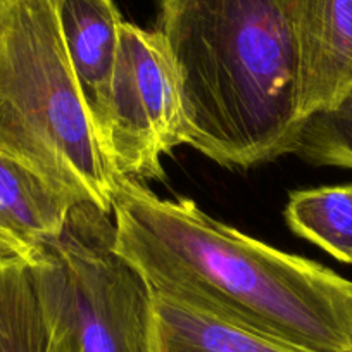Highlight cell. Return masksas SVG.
<instances>
[{
    "label": "cell",
    "mask_w": 352,
    "mask_h": 352,
    "mask_svg": "<svg viewBox=\"0 0 352 352\" xmlns=\"http://www.w3.org/2000/svg\"><path fill=\"white\" fill-rule=\"evenodd\" d=\"M54 8L64 52L107 152L111 87L123 18L114 0H54Z\"/></svg>",
    "instance_id": "6"
},
{
    "label": "cell",
    "mask_w": 352,
    "mask_h": 352,
    "mask_svg": "<svg viewBox=\"0 0 352 352\" xmlns=\"http://www.w3.org/2000/svg\"><path fill=\"white\" fill-rule=\"evenodd\" d=\"M178 76L164 38L121 23L107 154L121 180H164L162 155L184 144Z\"/></svg>",
    "instance_id": "5"
},
{
    "label": "cell",
    "mask_w": 352,
    "mask_h": 352,
    "mask_svg": "<svg viewBox=\"0 0 352 352\" xmlns=\"http://www.w3.org/2000/svg\"><path fill=\"white\" fill-rule=\"evenodd\" d=\"M0 263H23V261L0 240Z\"/></svg>",
    "instance_id": "13"
},
{
    "label": "cell",
    "mask_w": 352,
    "mask_h": 352,
    "mask_svg": "<svg viewBox=\"0 0 352 352\" xmlns=\"http://www.w3.org/2000/svg\"><path fill=\"white\" fill-rule=\"evenodd\" d=\"M285 219L297 236L352 264V182L292 192Z\"/></svg>",
    "instance_id": "10"
},
{
    "label": "cell",
    "mask_w": 352,
    "mask_h": 352,
    "mask_svg": "<svg viewBox=\"0 0 352 352\" xmlns=\"http://www.w3.org/2000/svg\"><path fill=\"white\" fill-rule=\"evenodd\" d=\"M184 144L226 168L292 154L304 123L306 0H157Z\"/></svg>",
    "instance_id": "2"
},
{
    "label": "cell",
    "mask_w": 352,
    "mask_h": 352,
    "mask_svg": "<svg viewBox=\"0 0 352 352\" xmlns=\"http://www.w3.org/2000/svg\"><path fill=\"white\" fill-rule=\"evenodd\" d=\"M30 268L60 352H151L152 290L118 252L111 214L74 204Z\"/></svg>",
    "instance_id": "4"
},
{
    "label": "cell",
    "mask_w": 352,
    "mask_h": 352,
    "mask_svg": "<svg viewBox=\"0 0 352 352\" xmlns=\"http://www.w3.org/2000/svg\"><path fill=\"white\" fill-rule=\"evenodd\" d=\"M352 87V0H306L304 116L335 106Z\"/></svg>",
    "instance_id": "8"
},
{
    "label": "cell",
    "mask_w": 352,
    "mask_h": 352,
    "mask_svg": "<svg viewBox=\"0 0 352 352\" xmlns=\"http://www.w3.org/2000/svg\"><path fill=\"white\" fill-rule=\"evenodd\" d=\"M0 352H60L25 266H0Z\"/></svg>",
    "instance_id": "11"
},
{
    "label": "cell",
    "mask_w": 352,
    "mask_h": 352,
    "mask_svg": "<svg viewBox=\"0 0 352 352\" xmlns=\"http://www.w3.org/2000/svg\"><path fill=\"white\" fill-rule=\"evenodd\" d=\"M0 2H6V0H0Z\"/></svg>",
    "instance_id": "15"
},
{
    "label": "cell",
    "mask_w": 352,
    "mask_h": 352,
    "mask_svg": "<svg viewBox=\"0 0 352 352\" xmlns=\"http://www.w3.org/2000/svg\"><path fill=\"white\" fill-rule=\"evenodd\" d=\"M76 202L0 152V240L28 266L63 232Z\"/></svg>",
    "instance_id": "7"
},
{
    "label": "cell",
    "mask_w": 352,
    "mask_h": 352,
    "mask_svg": "<svg viewBox=\"0 0 352 352\" xmlns=\"http://www.w3.org/2000/svg\"><path fill=\"white\" fill-rule=\"evenodd\" d=\"M116 249L151 290L314 352H352V282L211 218L190 199L121 180Z\"/></svg>",
    "instance_id": "1"
},
{
    "label": "cell",
    "mask_w": 352,
    "mask_h": 352,
    "mask_svg": "<svg viewBox=\"0 0 352 352\" xmlns=\"http://www.w3.org/2000/svg\"><path fill=\"white\" fill-rule=\"evenodd\" d=\"M6 4H8V0H6V2H0V30H2V21H4V11H6Z\"/></svg>",
    "instance_id": "14"
},
{
    "label": "cell",
    "mask_w": 352,
    "mask_h": 352,
    "mask_svg": "<svg viewBox=\"0 0 352 352\" xmlns=\"http://www.w3.org/2000/svg\"><path fill=\"white\" fill-rule=\"evenodd\" d=\"M292 154L314 166L352 169V87L335 106L304 118Z\"/></svg>",
    "instance_id": "12"
},
{
    "label": "cell",
    "mask_w": 352,
    "mask_h": 352,
    "mask_svg": "<svg viewBox=\"0 0 352 352\" xmlns=\"http://www.w3.org/2000/svg\"><path fill=\"white\" fill-rule=\"evenodd\" d=\"M0 152L76 204L113 216L121 178L74 80L54 0H8L0 30Z\"/></svg>",
    "instance_id": "3"
},
{
    "label": "cell",
    "mask_w": 352,
    "mask_h": 352,
    "mask_svg": "<svg viewBox=\"0 0 352 352\" xmlns=\"http://www.w3.org/2000/svg\"><path fill=\"white\" fill-rule=\"evenodd\" d=\"M151 352H314L152 292Z\"/></svg>",
    "instance_id": "9"
}]
</instances>
